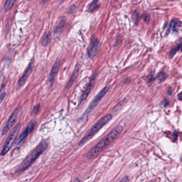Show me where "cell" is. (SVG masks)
Masks as SVG:
<instances>
[{"instance_id":"obj_1","label":"cell","mask_w":182,"mask_h":182,"mask_svg":"<svg viewBox=\"0 0 182 182\" xmlns=\"http://www.w3.org/2000/svg\"><path fill=\"white\" fill-rule=\"evenodd\" d=\"M123 130V127L120 125L115 127L110 133H109L103 139H102L99 142L88 151L87 154V158L92 159L97 157L112 142H114L116 139H117Z\"/></svg>"},{"instance_id":"obj_2","label":"cell","mask_w":182,"mask_h":182,"mask_svg":"<svg viewBox=\"0 0 182 182\" xmlns=\"http://www.w3.org/2000/svg\"><path fill=\"white\" fill-rule=\"evenodd\" d=\"M48 146L47 141H44L42 142L38 146H37L32 152L22 162L20 166L18 167L15 173L20 174L28 169L32 165V163L36 160L42 153L45 151Z\"/></svg>"},{"instance_id":"obj_3","label":"cell","mask_w":182,"mask_h":182,"mask_svg":"<svg viewBox=\"0 0 182 182\" xmlns=\"http://www.w3.org/2000/svg\"><path fill=\"white\" fill-rule=\"evenodd\" d=\"M112 118V116L111 114H108L103 116V117L101 118V119L97 121V122L94 125V126L92 127L88 133L81 139V141L79 142V145H81L85 144L87 141L92 139L96 134L97 133L101 128L105 126L107 123H109L111 120Z\"/></svg>"},{"instance_id":"obj_4","label":"cell","mask_w":182,"mask_h":182,"mask_svg":"<svg viewBox=\"0 0 182 182\" xmlns=\"http://www.w3.org/2000/svg\"><path fill=\"white\" fill-rule=\"evenodd\" d=\"M109 89H110V87H105V88L102 89L97 93V95L94 97V99L91 101L90 104L88 106V108L85 111V113L83 115L81 118L86 117L89 114H90L92 112L93 110H94V109L96 108L98 104L100 103V102L102 100L104 96H106V94L108 93Z\"/></svg>"},{"instance_id":"obj_5","label":"cell","mask_w":182,"mask_h":182,"mask_svg":"<svg viewBox=\"0 0 182 182\" xmlns=\"http://www.w3.org/2000/svg\"><path fill=\"white\" fill-rule=\"evenodd\" d=\"M20 127L21 125L20 123H18V124H17L16 126L13 128L12 131L6 140V142L4 144L3 148L1 153V155H6L7 152L11 149V146L13 144V143L15 142V140L18 136L19 132L20 130Z\"/></svg>"},{"instance_id":"obj_6","label":"cell","mask_w":182,"mask_h":182,"mask_svg":"<svg viewBox=\"0 0 182 182\" xmlns=\"http://www.w3.org/2000/svg\"><path fill=\"white\" fill-rule=\"evenodd\" d=\"M97 77V73L95 72L93 75L92 77L91 78L90 81L88 83V85L86 87L83 93L81 94V96L80 97L79 100V105H82L83 103L85 102V100L86 99L87 97L88 96V94H90L91 91L92 90V88L94 86L96 82V80Z\"/></svg>"},{"instance_id":"obj_7","label":"cell","mask_w":182,"mask_h":182,"mask_svg":"<svg viewBox=\"0 0 182 182\" xmlns=\"http://www.w3.org/2000/svg\"><path fill=\"white\" fill-rule=\"evenodd\" d=\"M20 111V108H17L16 110L13 111L12 114H11V116L8 119L7 123L6 124V126H4L2 130V135H4L7 133V132L9 130L11 129L13 125L15 124L17 119L18 118V115L19 114Z\"/></svg>"},{"instance_id":"obj_8","label":"cell","mask_w":182,"mask_h":182,"mask_svg":"<svg viewBox=\"0 0 182 182\" xmlns=\"http://www.w3.org/2000/svg\"><path fill=\"white\" fill-rule=\"evenodd\" d=\"M100 41L97 38H93L87 49V54L90 58H93L97 54L100 49Z\"/></svg>"},{"instance_id":"obj_9","label":"cell","mask_w":182,"mask_h":182,"mask_svg":"<svg viewBox=\"0 0 182 182\" xmlns=\"http://www.w3.org/2000/svg\"><path fill=\"white\" fill-rule=\"evenodd\" d=\"M32 67H33V61H32L29 63L27 69H26L25 71L23 74V75L22 76V77L20 78L19 81H18V84H17V89L18 90L22 88V87L23 86L24 84H25L26 81H27L28 78L32 72Z\"/></svg>"},{"instance_id":"obj_10","label":"cell","mask_w":182,"mask_h":182,"mask_svg":"<svg viewBox=\"0 0 182 182\" xmlns=\"http://www.w3.org/2000/svg\"><path fill=\"white\" fill-rule=\"evenodd\" d=\"M60 65H61V61L59 60L56 62V63H54L52 68L51 69L49 77V83L51 84H52L54 82V79L59 71Z\"/></svg>"},{"instance_id":"obj_11","label":"cell","mask_w":182,"mask_h":182,"mask_svg":"<svg viewBox=\"0 0 182 182\" xmlns=\"http://www.w3.org/2000/svg\"><path fill=\"white\" fill-rule=\"evenodd\" d=\"M65 24H66V19L65 18L61 19V20H60L57 25L56 26L53 31L54 34L56 36H59V35L61 34V33L63 31V28L65 27Z\"/></svg>"},{"instance_id":"obj_12","label":"cell","mask_w":182,"mask_h":182,"mask_svg":"<svg viewBox=\"0 0 182 182\" xmlns=\"http://www.w3.org/2000/svg\"><path fill=\"white\" fill-rule=\"evenodd\" d=\"M29 134H30V133L27 128H26L25 130H24L22 133L21 134V135L19 136L18 140L17 141L16 146L18 148H20V146H22Z\"/></svg>"},{"instance_id":"obj_13","label":"cell","mask_w":182,"mask_h":182,"mask_svg":"<svg viewBox=\"0 0 182 182\" xmlns=\"http://www.w3.org/2000/svg\"><path fill=\"white\" fill-rule=\"evenodd\" d=\"M79 66L78 65H77L76 67H75V68L74 69V72H73L72 76L71 77V79L69 80V81H68V83L67 84V88H69L71 86L72 84H73L74 81H75V79H76V78L77 77L78 73H79Z\"/></svg>"},{"instance_id":"obj_14","label":"cell","mask_w":182,"mask_h":182,"mask_svg":"<svg viewBox=\"0 0 182 182\" xmlns=\"http://www.w3.org/2000/svg\"><path fill=\"white\" fill-rule=\"evenodd\" d=\"M100 2L99 0H94L87 7V11L93 12L99 7Z\"/></svg>"},{"instance_id":"obj_15","label":"cell","mask_w":182,"mask_h":182,"mask_svg":"<svg viewBox=\"0 0 182 182\" xmlns=\"http://www.w3.org/2000/svg\"><path fill=\"white\" fill-rule=\"evenodd\" d=\"M51 41L50 35L47 32H45L44 33L42 37L41 40V43L42 45L44 47H46L49 44L50 42Z\"/></svg>"},{"instance_id":"obj_16","label":"cell","mask_w":182,"mask_h":182,"mask_svg":"<svg viewBox=\"0 0 182 182\" xmlns=\"http://www.w3.org/2000/svg\"><path fill=\"white\" fill-rule=\"evenodd\" d=\"M180 25H181V22H180V20H173L170 22V28L168 29V32H170L171 31H175L178 28L180 27Z\"/></svg>"},{"instance_id":"obj_17","label":"cell","mask_w":182,"mask_h":182,"mask_svg":"<svg viewBox=\"0 0 182 182\" xmlns=\"http://www.w3.org/2000/svg\"><path fill=\"white\" fill-rule=\"evenodd\" d=\"M16 0H7L5 5H4V10L6 12L9 11L11 10L14 5Z\"/></svg>"},{"instance_id":"obj_18","label":"cell","mask_w":182,"mask_h":182,"mask_svg":"<svg viewBox=\"0 0 182 182\" xmlns=\"http://www.w3.org/2000/svg\"><path fill=\"white\" fill-rule=\"evenodd\" d=\"M182 42H180V43L179 44V45L177 47H174V48H173V49H171V51L170 53V58H172L175 54L178 51H182Z\"/></svg>"},{"instance_id":"obj_19","label":"cell","mask_w":182,"mask_h":182,"mask_svg":"<svg viewBox=\"0 0 182 182\" xmlns=\"http://www.w3.org/2000/svg\"><path fill=\"white\" fill-rule=\"evenodd\" d=\"M6 81V77L4 75H1L0 76V91L2 90V88H3L4 84Z\"/></svg>"},{"instance_id":"obj_20","label":"cell","mask_w":182,"mask_h":182,"mask_svg":"<svg viewBox=\"0 0 182 182\" xmlns=\"http://www.w3.org/2000/svg\"><path fill=\"white\" fill-rule=\"evenodd\" d=\"M40 106H41V105L40 104L36 105L34 107L33 109H32V114H34V115H36V114H37V112H38V111L40 110Z\"/></svg>"},{"instance_id":"obj_21","label":"cell","mask_w":182,"mask_h":182,"mask_svg":"<svg viewBox=\"0 0 182 182\" xmlns=\"http://www.w3.org/2000/svg\"><path fill=\"white\" fill-rule=\"evenodd\" d=\"M76 9V7L75 5H71V6L69 7L68 9V12L69 13L74 12V11H75Z\"/></svg>"},{"instance_id":"obj_22","label":"cell","mask_w":182,"mask_h":182,"mask_svg":"<svg viewBox=\"0 0 182 182\" xmlns=\"http://www.w3.org/2000/svg\"><path fill=\"white\" fill-rule=\"evenodd\" d=\"M6 93L5 92H3L1 94H0V104L1 103L2 101H3L4 97L6 96Z\"/></svg>"},{"instance_id":"obj_23","label":"cell","mask_w":182,"mask_h":182,"mask_svg":"<svg viewBox=\"0 0 182 182\" xmlns=\"http://www.w3.org/2000/svg\"><path fill=\"white\" fill-rule=\"evenodd\" d=\"M165 75V74L164 73H162V74H160V75H159V79L160 80V81H162L165 79L166 77H163L162 76H164Z\"/></svg>"},{"instance_id":"obj_24","label":"cell","mask_w":182,"mask_h":182,"mask_svg":"<svg viewBox=\"0 0 182 182\" xmlns=\"http://www.w3.org/2000/svg\"><path fill=\"white\" fill-rule=\"evenodd\" d=\"M128 180V177L127 176H125L121 180H120L119 182H127Z\"/></svg>"},{"instance_id":"obj_25","label":"cell","mask_w":182,"mask_h":182,"mask_svg":"<svg viewBox=\"0 0 182 182\" xmlns=\"http://www.w3.org/2000/svg\"><path fill=\"white\" fill-rule=\"evenodd\" d=\"M118 42H121V38H120V37H118V38H117V40H116V41L115 42V45H117L119 43Z\"/></svg>"},{"instance_id":"obj_26","label":"cell","mask_w":182,"mask_h":182,"mask_svg":"<svg viewBox=\"0 0 182 182\" xmlns=\"http://www.w3.org/2000/svg\"><path fill=\"white\" fill-rule=\"evenodd\" d=\"M178 99H179V100L182 101V92L180 93L178 95Z\"/></svg>"},{"instance_id":"obj_27","label":"cell","mask_w":182,"mask_h":182,"mask_svg":"<svg viewBox=\"0 0 182 182\" xmlns=\"http://www.w3.org/2000/svg\"><path fill=\"white\" fill-rule=\"evenodd\" d=\"M48 1H49V0H41V1L42 2H43V3H45V2Z\"/></svg>"},{"instance_id":"obj_28","label":"cell","mask_w":182,"mask_h":182,"mask_svg":"<svg viewBox=\"0 0 182 182\" xmlns=\"http://www.w3.org/2000/svg\"><path fill=\"white\" fill-rule=\"evenodd\" d=\"M58 1H60V2H62L64 0H58Z\"/></svg>"}]
</instances>
